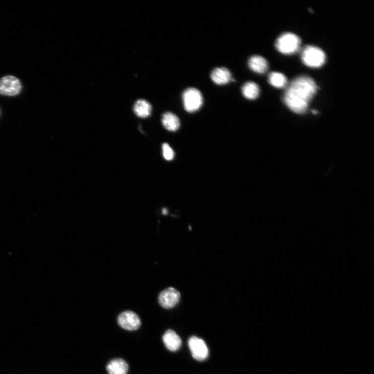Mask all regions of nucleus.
Instances as JSON below:
<instances>
[{
    "label": "nucleus",
    "mask_w": 374,
    "mask_h": 374,
    "mask_svg": "<svg viewBox=\"0 0 374 374\" xmlns=\"http://www.w3.org/2000/svg\"><path fill=\"white\" fill-rule=\"evenodd\" d=\"M317 88L312 78L307 76L298 77L287 86L283 94V102L292 111L303 114L306 111Z\"/></svg>",
    "instance_id": "1"
},
{
    "label": "nucleus",
    "mask_w": 374,
    "mask_h": 374,
    "mask_svg": "<svg viewBox=\"0 0 374 374\" xmlns=\"http://www.w3.org/2000/svg\"><path fill=\"white\" fill-rule=\"evenodd\" d=\"M326 55L321 48L312 45L304 47L301 53V59L306 66L318 68L326 61Z\"/></svg>",
    "instance_id": "2"
},
{
    "label": "nucleus",
    "mask_w": 374,
    "mask_h": 374,
    "mask_svg": "<svg viewBox=\"0 0 374 374\" xmlns=\"http://www.w3.org/2000/svg\"><path fill=\"white\" fill-rule=\"evenodd\" d=\"M301 44V39L297 35L290 32H286L276 40L275 47L283 54L292 55L298 52Z\"/></svg>",
    "instance_id": "3"
},
{
    "label": "nucleus",
    "mask_w": 374,
    "mask_h": 374,
    "mask_svg": "<svg viewBox=\"0 0 374 374\" xmlns=\"http://www.w3.org/2000/svg\"><path fill=\"white\" fill-rule=\"evenodd\" d=\"M183 100L185 110L190 113L199 110L203 103L202 93L198 89L194 88H188L184 91Z\"/></svg>",
    "instance_id": "4"
},
{
    "label": "nucleus",
    "mask_w": 374,
    "mask_h": 374,
    "mask_svg": "<svg viewBox=\"0 0 374 374\" xmlns=\"http://www.w3.org/2000/svg\"><path fill=\"white\" fill-rule=\"evenodd\" d=\"M22 89L20 80L13 76H6L0 78V94L15 96L19 94Z\"/></svg>",
    "instance_id": "5"
},
{
    "label": "nucleus",
    "mask_w": 374,
    "mask_h": 374,
    "mask_svg": "<svg viewBox=\"0 0 374 374\" xmlns=\"http://www.w3.org/2000/svg\"><path fill=\"white\" fill-rule=\"evenodd\" d=\"M188 345L193 358L197 361L205 360L208 355V350L204 341L197 337H191Z\"/></svg>",
    "instance_id": "6"
},
{
    "label": "nucleus",
    "mask_w": 374,
    "mask_h": 374,
    "mask_svg": "<svg viewBox=\"0 0 374 374\" xmlns=\"http://www.w3.org/2000/svg\"><path fill=\"white\" fill-rule=\"evenodd\" d=\"M120 326L128 331H135L139 329L141 324L139 316L132 311L122 313L118 318Z\"/></svg>",
    "instance_id": "7"
},
{
    "label": "nucleus",
    "mask_w": 374,
    "mask_h": 374,
    "mask_svg": "<svg viewBox=\"0 0 374 374\" xmlns=\"http://www.w3.org/2000/svg\"><path fill=\"white\" fill-rule=\"evenodd\" d=\"M180 298V292L174 288L170 287L161 292L158 301L162 307L169 309L175 306Z\"/></svg>",
    "instance_id": "8"
},
{
    "label": "nucleus",
    "mask_w": 374,
    "mask_h": 374,
    "mask_svg": "<svg viewBox=\"0 0 374 374\" xmlns=\"http://www.w3.org/2000/svg\"><path fill=\"white\" fill-rule=\"evenodd\" d=\"M163 341L167 349L173 352L178 350L182 345L180 337L171 330L167 331L163 336Z\"/></svg>",
    "instance_id": "9"
},
{
    "label": "nucleus",
    "mask_w": 374,
    "mask_h": 374,
    "mask_svg": "<svg viewBox=\"0 0 374 374\" xmlns=\"http://www.w3.org/2000/svg\"><path fill=\"white\" fill-rule=\"evenodd\" d=\"M248 65L252 71L258 74H264L268 69L267 61L261 56L255 55L251 57L249 60Z\"/></svg>",
    "instance_id": "10"
},
{
    "label": "nucleus",
    "mask_w": 374,
    "mask_h": 374,
    "mask_svg": "<svg viewBox=\"0 0 374 374\" xmlns=\"http://www.w3.org/2000/svg\"><path fill=\"white\" fill-rule=\"evenodd\" d=\"M210 76L213 82L218 85L227 84L232 80L230 71L225 68L215 69Z\"/></svg>",
    "instance_id": "11"
},
{
    "label": "nucleus",
    "mask_w": 374,
    "mask_h": 374,
    "mask_svg": "<svg viewBox=\"0 0 374 374\" xmlns=\"http://www.w3.org/2000/svg\"><path fill=\"white\" fill-rule=\"evenodd\" d=\"M162 122L165 128L170 132H175L180 128V121L172 112H167L163 115Z\"/></svg>",
    "instance_id": "12"
},
{
    "label": "nucleus",
    "mask_w": 374,
    "mask_h": 374,
    "mask_svg": "<svg viewBox=\"0 0 374 374\" xmlns=\"http://www.w3.org/2000/svg\"><path fill=\"white\" fill-rule=\"evenodd\" d=\"M109 374H127L128 366L126 362L122 359H115L111 361L107 366Z\"/></svg>",
    "instance_id": "13"
},
{
    "label": "nucleus",
    "mask_w": 374,
    "mask_h": 374,
    "mask_svg": "<svg viewBox=\"0 0 374 374\" xmlns=\"http://www.w3.org/2000/svg\"><path fill=\"white\" fill-rule=\"evenodd\" d=\"M242 93L246 99L254 100L257 98L259 95L260 89L257 84L252 81H249L242 86Z\"/></svg>",
    "instance_id": "14"
},
{
    "label": "nucleus",
    "mask_w": 374,
    "mask_h": 374,
    "mask_svg": "<svg viewBox=\"0 0 374 374\" xmlns=\"http://www.w3.org/2000/svg\"><path fill=\"white\" fill-rule=\"evenodd\" d=\"M134 110L138 117L145 118L151 115L152 106L148 101L140 100L135 103Z\"/></svg>",
    "instance_id": "15"
},
{
    "label": "nucleus",
    "mask_w": 374,
    "mask_h": 374,
    "mask_svg": "<svg viewBox=\"0 0 374 374\" xmlns=\"http://www.w3.org/2000/svg\"><path fill=\"white\" fill-rule=\"evenodd\" d=\"M268 81L269 84L274 87L283 88L288 84L287 77L279 72H272L269 75Z\"/></svg>",
    "instance_id": "16"
},
{
    "label": "nucleus",
    "mask_w": 374,
    "mask_h": 374,
    "mask_svg": "<svg viewBox=\"0 0 374 374\" xmlns=\"http://www.w3.org/2000/svg\"><path fill=\"white\" fill-rule=\"evenodd\" d=\"M163 156L168 161H171L174 157V152L168 143L162 145Z\"/></svg>",
    "instance_id": "17"
},
{
    "label": "nucleus",
    "mask_w": 374,
    "mask_h": 374,
    "mask_svg": "<svg viewBox=\"0 0 374 374\" xmlns=\"http://www.w3.org/2000/svg\"><path fill=\"white\" fill-rule=\"evenodd\" d=\"M162 213L164 215L167 214H168V210H167V209H166V208H164V209H163L162 210Z\"/></svg>",
    "instance_id": "18"
}]
</instances>
